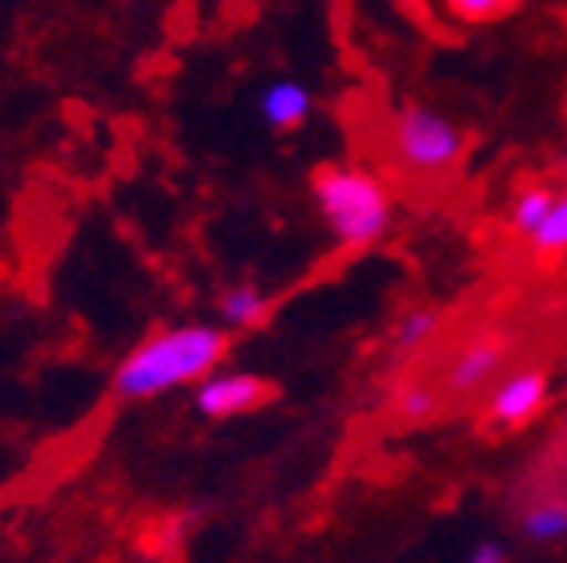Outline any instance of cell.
I'll return each instance as SVG.
<instances>
[{
	"instance_id": "cell-3",
	"label": "cell",
	"mask_w": 567,
	"mask_h": 563,
	"mask_svg": "<svg viewBox=\"0 0 567 563\" xmlns=\"http://www.w3.org/2000/svg\"><path fill=\"white\" fill-rule=\"evenodd\" d=\"M390 150L402 170L414 174H442V170L457 166L465 154V134L453 119L442 111H430L422 103H402L390 123Z\"/></svg>"
},
{
	"instance_id": "cell-7",
	"label": "cell",
	"mask_w": 567,
	"mask_h": 563,
	"mask_svg": "<svg viewBox=\"0 0 567 563\" xmlns=\"http://www.w3.org/2000/svg\"><path fill=\"white\" fill-rule=\"evenodd\" d=\"M501 359H505L501 339H477V344H470L450 367V390H457V395L477 390L481 382H488L501 370Z\"/></svg>"
},
{
	"instance_id": "cell-2",
	"label": "cell",
	"mask_w": 567,
	"mask_h": 563,
	"mask_svg": "<svg viewBox=\"0 0 567 563\" xmlns=\"http://www.w3.org/2000/svg\"><path fill=\"white\" fill-rule=\"evenodd\" d=\"M311 197L331 229L347 248H367L390 229V194L374 174L359 166H323L311 177Z\"/></svg>"
},
{
	"instance_id": "cell-1",
	"label": "cell",
	"mask_w": 567,
	"mask_h": 563,
	"mask_svg": "<svg viewBox=\"0 0 567 563\" xmlns=\"http://www.w3.org/2000/svg\"><path fill=\"white\" fill-rule=\"evenodd\" d=\"M225 355V331L209 324L169 327L151 339H142L115 370V390L131 402L166 395V390L202 382L217 370Z\"/></svg>"
},
{
	"instance_id": "cell-11",
	"label": "cell",
	"mask_w": 567,
	"mask_h": 563,
	"mask_svg": "<svg viewBox=\"0 0 567 563\" xmlns=\"http://www.w3.org/2000/svg\"><path fill=\"white\" fill-rule=\"evenodd\" d=\"M516 9V0H445V12L465 24H488V20H501Z\"/></svg>"
},
{
	"instance_id": "cell-14",
	"label": "cell",
	"mask_w": 567,
	"mask_h": 563,
	"mask_svg": "<svg viewBox=\"0 0 567 563\" xmlns=\"http://www.w3.org/2000/svg\"><path fill=\"white\" fill-rule=\"evenodd\" d=\"M434 331H437V316L430 308H422V311H410V316L402 319L394 339H399L402 351H414V347H422Z\"/></svg>"
},
{
	"instance_id": "cell-4",
	"label": "cell",
	"mask_w": 567,
	"mask_h": 563,
	"mask_svg": "<svg viewBox=\"0 0 567 563\" xmlns=\"http://www.w3.org/2000/svg\"><path fill=\"white\" fill-rule=\"evenodd\" d=\"M265 398V379L245 375V370H213L194 390V406L205 418H237L245 410H257Z\"/></svg>"
},
{
	"instance_id": "cell-12",
	"label": "cell",
	"mask_w": 567,
	"mask_h": 563,
	"mask_svg": "<svg viewBox=\"0 0 567 563\" xmlns=\"http://www.w3.org/2000/svg\"><path fill=\"white\" fill-rule=\"evenodd\" d=\"M532 245L540 248V253H559V248H567V197H556L548 221H544L540 229H536Z\"/></svg>"
},
{
	"instance_id": "cell-8",
	"label": "cell",
	"mask_w": 567,
	"mask_h": 563,
	"mask_svg": "<svg viewBox=\"0 0 567 563\" xmlns=\"http://www.w3.org/2000/svg\"><path fill=\"white\" fill-rule=\"evenodd\" d=\"M217 311L229 327H257L268 316V296L257 284H237V288H225L217 299Z\"/></svg>"
},
{
	"instance_id": "cell-9",
	"label": "cell",
	"mask_w": 567,
	"mask_h": 563,
	"mask_svg": "<svg viewBox=\"0 0 567 563\" xmlns=\"http://www.w3.org/2000/svg\"><path fill=\"white\" fill-rule=\"evenodd\" d=\"M520 529L528 540L536 544H556V540L567 536V504L564 501H544L536 509L524 512Z\"/></svg>"
},
{
	"instance_id": "cell-5",
	"label": "cell",
	"mask_w": 567,
	"mask_h": 563,
	"mask_svg": "<svg viewBox=\"0 0 567 563\" xmlns=\"http://www.w3.org/2000/svg\"><path fill=\"white\" fill-rule=\"evenodd\" d=\"M548 402V379L540 370H516L488 398V414L501 426H520L528 418L540 414V406Z\"/></svg>"
},
{
	"instance_id": "cell-15",
	"label": "cell",
	"mask_w": 567,
	"mask_h": 563,
	"mask_svg": "<svg viewBox=\"0 0 567 563\" xmlns=\"http://www.w3.org/2000/svg\"><path fill=\"white\" fill-rule=\"evenodd\" d=\"M465 563H508V560H505V547L493 544V540H485V544L473 547L470 560H465Z\"/></svg>"
},
{
	"instance_id": "cell-10",
	"label": "cell",
	"mask_w": 567,
	"mask_h": 563,
	"mask_svg": "<svg viewBox=\"0 0 567 563\" xmlns=\"http://www.w3.org/2000/svg\"><path fill=\"white\" fill-rule=\"evenodd\" d=\"M551 205H556V194H551V190H544V185H532V190H524V194L516 197V205H513V229L524 233V237H536V229L548 221Z\"/></svg>"
},
{
	"instance_id": "cell-13",
	"label": "cell",
	"mask_w": 567,
	"mask_h": 563,
	"mask_svg": "<svg viewBox=\"0 0 567 563\" xmlns=\"http://www.w3.org/2000/svg\"><path fill=\"white\" fill-rule=\"evenodd\" d=\"M399 414L406 422H422V418L437 414V390L430 382H410L399 395Z\"/></svg>"
},
{
	"instance_id": "cell-6",
	"label": "cell",
	"mask_w": 567,
	"mask_h": 563,
	"mask_svg": "<svg viewBox=\"0 0 567 563\" xmlns=\"http://www.w3.org/2000/svg\"><path fill=\"white\" fill-rule=\"evenodd\" d=\"M260 115L272 131H300L311 115V91L296 80H276L260 95Z\"/></svg>"
}]
</instances>
